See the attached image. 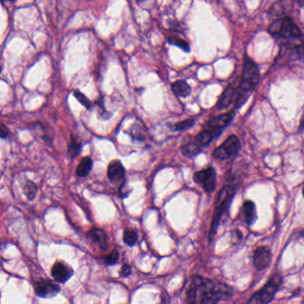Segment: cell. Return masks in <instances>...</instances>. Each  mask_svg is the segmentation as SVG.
Here are the masks:
<instances>
[{
    "label": "cell",
    "mask_w": 304,
    "mask_h": 304,
    "mask_svg": "<svg viewBox=\"0 0 304 304\" xmlns=\"http://www.w3.org/2000/svg\"><path fill=\"white\" fill-rule=\"evenodd\" d=\"M232 295L233 290L226 284L201 276H194L185 291V301L187 303H218Z\"/></svg>",
    "instance_id": "obj_1"
},
{
    "label": "cell",
    "mask_w": 304,
    "mask_h": 304,
    "mask_svg": "<svg viewBox=\"0 0 304 304\" xmlns=\"http://www.w3.org/2000/svg\"><path fill=\"white\" fill-rule=\"evenodd\" d=\"M261 74L257 64L249 57H246L243 69L242 77L238 88V96L235 103L236 109L240 108L248 100L251 93L255 90L260 82Z\"/></svg>",
    "instance_id": "obj_2"
},
{
    "label": "cell",
    "mask_w": 304,
    "mask_h": 304,
    "mask_svg": "<svg viewBox=\"0 0 304 304\" xmlns=\"http://www.w3.org/2000/svg\"><path fill=\"white\" fill-rule=\"evenodd\" d=\"M237 192H238L237 187L232 185L225 186L222 187V189L220 191L218 192L217 199H216V203H215L214 214H213L211 230L209 233V242H211L213 240L221 218H222L223 215L229 211V209H230L231 203H232Z\"/></svg>",
    "instance_id": "obj_3"
},
{
    "label": "cell",
    "mask_w": 304,
    "mask_h": 304,
    "mask_svg": "<svg viewBox=\"0 0 304 304\" xmlns=\"http://www.w3.org/2000/svg\"><path fill=\"white\" fill-rule=\"evenodd\" d=\"M271 35L281 39L300 38L302 34L296 24L288 16L278 17L268 28Z\"/></svg>",
    "instance_id": "obj_4"
},
{
    "label": "cell",
    "mask_w": 304,
    "mask_h": 304,
    "mask_svg": "<svg viewBox=\"0 0 304 304\" xmlns=\"http://www.w3.org/2000/svg\"><path fill=\"white\" fill-rule=\"evenodd\" d=\"M282 282L283 277L279 275H274L265 285L250 298L248 303L264 304L272 301L280 289Z\"/></svg>",
    "instance_id": "obj_5"
},
{
    "label": "cell",
    "mask_w": 304,
    "mask_h": 304,
    "mask_svg": "<svg viewBox=\"0 0 304 304\" xmlns=\"http://www.w3.org/2000/svg\"><path fill=\"white\" fill-rule=\"evenodd\" d=\"M241 145L238 137L235 135H231L226 138L222 144H220L212 153V156L216 160H229L234 157L240 151Z\"/></svg>",
    "instance_id": "obj_6"
},
{
    "label": "cell",
    "mask_w": 304,
    "mask_h": 304,
    "mask_svg": "<svg viewBox=\"0 0 304 304\" xmlns=\"http://www.w3.org/2000/svg\"><path fill=\"white\" fill-rule=\"evenodd\" d=\"M194 181L203 187V190L206 193L211 194L214 191L217 186V177L214 168L209 167L195 172Z\"/></svg>",
    "instance_id": "obj_7"
},
{
    "label": "cell",
    "mask_w": 304,
    "mask_h": 304,
    "mask_svg": "<svg viewBox=\"0 0 304 304\" xmlns=\"http://www.w3.org/2000/svg\"><path fill=\"white\" fill-rule=\"evenodd\" d=\"M33 287L36 295L40 298L55 297L60 291L59 285L47 279H39L36 281Z\"/></svg>",
    "instance_id": "obj_8"
},
{
    "label": "cell",
    "mask_w": 304,
    "mask_h": 304,
    "mask_svg": "<svg viewBox=\"0 0 304 304\" xmlns=\"http://www.w3.org/2000/svg\"><path fill=\"white\" fill-rule=\"evenodd\" d=\"M107 177L110 182L117 184L119 187L125 181V169L119 160L112 161L107 169Z\"/></svg>",
    "instance_id": "obj_9"
},
{
    "label": "cell",
    "mask_w": 304,
    "mask_h": 304,
    "mask_svg": "<svg viewBox=\"0 0 304 304\" xmlns=\"http://www.w3.org/2000/svg\"><path fill=\"white\" fill-rule=\"evenodd\" d=\"M272 254L267 246H260L254 251V265L259 270L265 269L270 265Z\"/></svg>",
    "instance_id": "obj_10"
},
{
    "label": "cell",
    "mask_w": 304,
    "mask_h": 304,
    "mask_svg": "<svg viewBox=\"0 0 304 304\" xmlns=\"http://www.w3.org/2000/svg\"><path fill=\"white\" fill-rule=\"evenodd\" d=\"M51 275L59 283H66L73 275V270L61 261H56L51 269Z\"/></svg>",
    "instance_id": "obj_11"
},
{
    "label": "cell",
    "mask_w": 304,
    "mask_h": 304,
    "mask_svg": "<svg viewBox=\"0 0 304 304\" xmlns=\"http://www.w3.org/2000/svg\"><path fill=\"white\" fill-rule=\"evenodd\" d=\"M222 129H218V128H209L208 129L203 130L202 132L199 133L198 135L195 137V142L201 146V147H206L211 142L215 139L216 137L221 135Z\"/></svg>",
    "instance_id": "obj_12"
},
{
    "label": "cell",
    "mask_w": 304,
    "mask_h": 304,
    "mask_svg": "<svg viewBox=\"0 0 304 304\" xmlns=\"http://www.w3.org/2000/svg\"><path fill=\"white\" fill-rule=\"evenodd\" d=\"M240 215L243 221L246 223L247 226H251L257 219V211L255 203L253 201L247 200L243 203Z\"/></svg>",
    "instance_id": "obj_13"
},
{
    "label": "cell",
    "mask_w": 304,
    "mask_h": 304,
    "mask_svg": "<svg viewBox=\"0 0 304 304\" xmlns=\"http://www.w3.org/2000/svg\"><path fill=\"white\" fill-rule=\"evenodd\" d=\"M295 2V0H277L270 8L269 14L278 17H283V16L289 15L292 12Z\"/></svg>",
    "instance_id": "obj_14"
},
{
    "label": "cell",
    "mask_w": 304,
    "mask_h": 304,
    "mask_svg": "<svg viewBox=\"0 0 304 304\" xmlns=\"http://www.w3.org/2000/svg\"><path fill=\"white\" fill-rule=\"evenodd\" d=\"M238 96V90L235 89L234 87L230 86L229 88H226L218 98V101L217 103L218 109H226L227 107H230L233 103H236Z\"/></svg>",
    "instance_id": "obj_15"
},
{
    "label": "cell",
    "mask_w": 304,
    "mask_h": 304,
    "mask_svg": "<svg viewBox=\"0 0 304 304\" xmlns=\"http://www.w3.org/2000/svg\"><path fill=\"white\" fill-rule=\"evenodd\" d=\"M235 117V111H230L229 113H223L218 116L211 117L209 121H207V126L209 128H218V129H224L226 126L230 124V122L233 121Z\"/></svg>",
    "instance_id": "obj_16"
},
{
    "label": "cell",
    "mask_w": 304,
    "mask_h": 304,
    "mask_svg": "<svg viewBox=\"0 0 304 304\" xmlns=\"http://www.w3.org/2000/svg\"><path fill=\"white\" fill-rule=\"evenodd\" d=\"M88 238L98 244L102 251L108 249V237L106 232L100 229H93L88 233Z\"/></svg>",
    "instance_id": "obj_17"
},
{
    "label": "cell",
    "mask_w": 304,
    "mask_h": 304,
    "mask_svg": "<svg viewBox=\"0 0 304 304\" xmlns=\"http://www.w3.org/2000/svg\"><path fill=\"white\" fill-rule=\"evenodd\" d=\"M92 167H93V161L90 156L83 157L76 170V175L78 176L79 178H85L90 174Z\"/></svg>",
    "instance_id": "obj_18"
},
{
    "label": "cell",
    "mask_w": 304,
    "mask_h": 304,
    "mask_svg": "<svg viewBox=\"0 0 304 304\" xmlns=\"http://www.w3.org/2000/svg\"><path fill=\"white\" fill-rule=\"evenodd\" d=\"M172 90L176 96L180 98H186L191 93V87L184 81H178L172 83Z\"/></svg>",
    "instance_id": "obj_19"
},
{
    "label": "cell",
    "mask_w": 304,
    "mask_h": 304,
    "mask_svg": "<svg viewBox=\"0 0 304 304\" xmlns=\"http://www.w3.org/2000/svg\"><path fill=\"white\" fill-rule=\"evenodd\" d=\"M180 150L184 156H187V157H193L202 152L203 147H201L195 141V142H191V143H188V144L181 146Z\"/></svg>",
    "instance_id": "obj_20"
},
{
    "label": "cell",
    "mask_w": 304,
    "mask_h": 304,
    "mask_svg": "<svg viewBox=\"0 0 304 304\" xmlns=\"http://www.w3.org/2000/svg\"><path fill=\"white\" fill-rule=\"evenodd\" d=\"M137 231L136 230H131V229H126L123 232V241L127 246L129 247H133L137 242Z\"/></svg>",
    "instance_id": "obj_21"
},
{
    "label": "cell",
    "mask_w": 304,
    "mask_h": 304,
    "mask_svg": "<svg viewBox=\"0 0 304 304\" xmlns=\"http://www.w3.org/2000/svg\"><path fill=\"white\" fill-rule=\"evenodd\" d=\"M23 189H24V194L26 195L28 200L30 201L34 200L38 192V187L36 186L34 182H32L31 180H27L26 183L24 184Z\"/></svg>",
    "instance_id": "obj_22"
},
{
    "label": "cell",
    "mask_w": 304,
    "mask_h": 304,
    "mask_svg": "<svg viewBox=\"0 0 304 304\" xmlns=\"http://www.w3.org/2000/svg\"><path fill=\"white\" fill-rule=\"evenodd\" d=\"M82 151V144L79 143L73 136H70V142L68 146V153L71 158H75Z\"/></svg>",
    "instance_id": "obj_23"
},
{
    "label": "cell",
    "mask_w": 304,
    "mask_h": 304,
    "mask_svg": "<svg viewBox=\"0 0 304 304\" xmlns=\"http://www.w3.org/2000/svg\"><path fill=\"white\" fill-rule=\"evenodd\" d=\"M195 123V121L194 119H187L186 121L176 123L173 127V130L174 131H185V130L193 128Z\"/></svg>",
    "instance_id": "obj_24"
},
{
    "label": "cell",
    "mask_w": 304,
    "mask_h": 304,
    "mask_svg": "<svg viewBox=\"0 0 304 304\" xmlns=\"http://www.w3.org/2000/svg\"><path fill=\"white\" fill-rule=\"evenodd\" d=\"M168 42L171 45H174L176 47H180V49L185 51V52H189L190 47L188 46V44L183 40V39H179L177 37H170L168 39Z\"/></svg>",
    "instance_id": "obj_25"
},
{
    "label": "cell",
    "mask_w": 304,
    "mask_h": 304,
    "mask_svg": "<svg viewBox=\"0 0 304 304\" xmlns=\"http://www.w3.org/2000/svg\"><path fill=\"white\" fill-rule=\"evenodd\" d=\"M104 262L107 264V265H114V264H117L118 261H119V253L116 250L112 251L109 254H107L106 256L103 257Z\"/></svg>",
    "instance_id": "obj_26"
},
{
    "label": "cell",
    "mask_w": 304,
    "mask_h": 304,
    "mask_svg": "<svg viewBox=\"0 0 304 304\" xmlns=\"http://www.w3.org/2000/svg\"><path fill=\"white\" fill-rule=\"evenodd\" d=\"M74 97L76 98V99L82 104V106H84V107H86L87 109L90 110V108L92 107V104H91V102L90 101V99L87 98L85 95H83L82 92H80V91H75Z\"/></svg>",
    "instance_id": "obj_27"
},
{
    "label": "cell",
    "mask_w": 304,
    "mask_h": 304,
    "mask_svg": "<svg viewBox=\"0 0 304 304\" xmlns=\"http://www.w3.org/2000/svg\"><path fill=\"white\" fill-rule=\"evenodd\" d=\"M130 274H131V268H130V266L128 265V264H124V265L121 267V271H120V277H129Z\"/></svg>",
    "instance_id": "obj_28"
},
{
    "label": "cell",
    "mask_w": 304,
    "mask_h": 304,
    "mask_svg": "<svg viewBox=\"0 0 304 304\" xmlns=\"http://www.w3.org/2000/svg\"><path fill=\"white\" fill-rule=\"evenodd\" d=\"M0 133H1V138L5 139L6 137H8L9 136V129H8V127L6 125L1 124L0 126Z\"/></svg>",
    "instance_id": "obj_29"
},
{
    "label": "cell",
    "mask_w": 304,
    "mask_h": 304,
    "mask_svg": "<svg viewBox=\"0 0 304 304\" xmlns=\"http://www.w3.org/2000/svg\"><path fill=\"white\" fill-rule=\"evenodd\" d=\"M299 132L304 135V107L302 109V113L300 116V125H299Z\"/></svg>",
    "instance_id": "obj_30"
},
{
    "label": "cell",
    "mask_w": 304,
    "mask_h": 304,
    "mask_svg": "<svg viewBox=\"0 0 304 304\" xmlns=\"http://www.w3.org/2000/svg\"><path fill=\"white\" fill-rule=\"evenodd\" d=\"M295 1L300 6V8H302L304 10V0H295Z\"/></svg>",
    "instance_id": "obj_31"
},
{
    "label": "cell",
    "mask_w": 304,
    "mask_h": 304,
    "mask_svg": "<svg viewBox=\"0 0 304 304\" xmlns=\"http://www.w3.org/2000/svg\"><path fill=\"white\" fill-rule=\"evenodd\" d=\"M2 1H8V2H16V0H2Z\"/></svg>",
    "instance_id": "obj_32"
},
{
    "label": "cell",
    "mask_w": 304,
    "mask_h": 304,
    "mask_svg": "<svg viewBox=\"0 0 304 304\" xmlns=\"http://www.w3.org/2000/svg\"><path fill=\"white\" fill-rule=\"evenodd\" d=\"M302 195H303V197H304V187H303V188H302Z\"/></svg>",
    "instance_id": "obj_33"
}]
</instances>
